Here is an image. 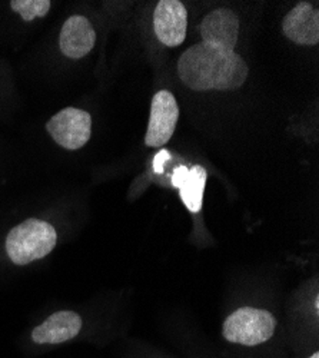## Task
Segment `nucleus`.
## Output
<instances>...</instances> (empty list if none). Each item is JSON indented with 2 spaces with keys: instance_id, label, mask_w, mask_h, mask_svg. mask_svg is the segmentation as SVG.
<instances>
[{
  "instance_id": "9d476101",
  "label": "nucleus",
  "mask_w": 319,
  "mask_h": 358,
  "mask_svg": "<svg viewBox=\"0 0 319 358\" xmlns=\"http://www.w3.org/2000/svg\"><path fill=\"white\" fill-rule=\"evenodd\" d=\"M82 330V318L73 311H59L52 314L45 322L38 325L32 340L36 344H61L75 338Z\"/></svg>"
},
{
  "instance_id": "0eeeda50",
  "label": "nucleus",
  "mask_w": 319,
  "mask_h": 358,
  "mask_svg": "<svg viewBox=\"0 0 319 358\" xmlns=\"http://www.w3.org/2000/svg\"><path fill=\"white\" fill-rule=\"evenodd\" d=\"M202 42L235 52L239 36V19L229 9H216L205 16L199 26Z\"/></svg>"
},
{
  "instance_id": "9b49d317",
  "label": "nucleus",
  "mask_w": 319,
  "mask_h": 358,
  "mask_svg": "<svg viewBox=\"0 0 319 358\" xmlns=\"http://www.w3.org/2000/svg\"><path fill=\"white\" fill-rule=\"evenodd\" d=\"M208 172L204 166L195 165L188 169V173L179 184V195L184 205L193 214L202 210V203H204V191L207 185Z\"/></svg>"
},
{
  "instance_id": "f257e3e1",
  "label": "nucleus",
  "mask_w": 319,
  "mask_h": 358,
  "mask_svg": "<svg viewBox=\"0 0 319 358\" xmlns=\"http://www.w3.org/2000/svg\"><path fill=\"white\" fill-rule=\"evenodd\" d=\"M248 65L237 52L199 42L188 48L178 62V76L193 91H234L248 78Z\"/></svg>"
},
{
  "instance_id": "39448f33",
  "label": "nucleus",
  "mask_w": 319,
  "mask_h": 358,
  "mask_svg": "<svg viewBox=\"0 0 319 358\" xmlns=\"http://www.w3.org/2000/svg\"><path fill=\"white\" fill-rule=\"evenodd\" d=\"M179 119L178 102L169 91L158 92L152 99L151 117L144 143L151 148H161L172 138Z\"/></svg>"
},
{
  "instance_id": "423d86ee",
  "label": "nucleus",
  "mask_w": 319,
  "mask_h": 358,
  "mask_svg": "<svg viewBox=\"0 0 319 358\" xmlns=\"http://www.w3.org/2000/svg\"><path fill=\"white\" fill-rule=\"evenodd\" d=\"M188 27V12L179 0H161L154 13L156 38L168 48L184 43Z\"/></svg>"
},
{
  "instance_id": "1a4fd4ad",
  "label": "nucleus",
  "mask_w": 319,
  "mask_h": 358,
  "mask_svg": "<svg viewBox=\"0 0 319 358\" xmlns=\"http://www.w3.org/2000/svg\"><path fill=\"white\" fill-rule=\"evenodd\" d=\"M96 43V32L84 16H71L61 31L59 46L65 56L71 59H82L88 55Z\"/></svg>"
},
{
  "instance_id": "2eb2a0df",
  "label": "nucleus",
  "mask_w": 319,
  "mask_h": 358,
  "mask_svg": "<svg viewBox=\"0 0 319 358\" xmlns=\"http://www.w3.org/2000/svg\"><path fill=\"white\" fill-rule=\"evenodd\" d=\"M309 358H319V352H313Z\"/></svg>"
},
{
  "instance_id": "4468645a",
  "label": "nucleus",
  "mask_w": 319,
  "mask_h": 358,
  "mask_svg": "<svg viewBox=\"0 0 319 358\" xmlns=\"http://www.w3.org/2000/svg\"><path fill=\"white\" fill-rule=\"evenodd\" d=\"M188 173V168L186 166H179L175 173H173V178H172V184L175 185L177 188L179 187V184L182 182V179L185 178V175Z\"/></svg>"
},
{
  "instance_id": "f03ea898",
  "label": "nucleus",
  "mask_w": 319,
  "mask_h": 358,
  "mask_svg": "<svg viewBox=\"0 0 319 358\" xmlns=\"http://www.w3.org/2000/svg\"><path fill=\"white\" fill-rule=\"evenodd\" d=\"M57 243L54 228L40 220H26L6 238V252L16 265H27L52 252Z\"/></svg>"
},
{
  "instance_id": "7ed1b4c3",
  "label": "nucleus",
  "mask_w": 319,
  "mask_h": 358,
  "mask_svg": "<svg viewBox=\"0 0 319 358\" xmlns=\"http://www.w3.org/2000/svg\"><path fill=\"white\" fill-rule=\"evenodd\" d=\"M275 328L276 320L269 311L242 307L225 320L222 333L229 343L255 347L268 341Z\"/></svg>"
},
{
  "instance_id": "20e7f679",
  "label": "nucleus",
  "mask_w": 319,
  "mask_h": 358,
  "mask_svg": "<svg viewBox=\"0 0 319 358\" xmlns=\"http://www.w3.org/2000/svg\"><path fill=\"white\" fill-rule=\"evenodd\" d=\"M46 129L56 143L69 151H76L91 139L92 117L86 110L65 108L52 116Z\"/></svg>"
},
{
  "instance_id": "ddd939ff",
  "label": "nucleus",
  "mask_w": 319,
  "mask_h": 358,
  "mask_svg": "<svg viewBox=\"0 0 319 358\" xmlns=\"http://www.w3.org/2000/svg\"><path fill=\"white\" fill-rule=\"evenodd\" d=\"M166 159H169V154L166 151L158 152V155L155 157V161H154V169L156 173H161L163 171V168L161 165H163Z\"/></svg>"
},
{
  "instance_id": "f8f14e48",
  "label": "nucleus",
  "mask_w": 319,
  "mask_h": 358,
  "mask_svg": "<svg viewBox=\"0 0 319 358\" xmlns=\"http://www.w3.org/2000/svg\"><path fill=\"white\" fill-rule=\"evenodd\" d=\"M12 9L17 12L24 20L31 22L36 17H43L50 10L52 3L49 0H13Z\"/></svg>"
},
{
  "instance_id": "6e6552de",
  "label": "nucleus",
  "mask_w": 319,
  "mask_h": 358,
  "mask_svg": "<svg viewBox=\"0 0 319 358\" xmlns=\"http://www.w3.org/2000/svg\"><path fill=\"white\" fill-rule=\"evenodd\" d=\"M285 36L297 45L313 46L319 42V10L301 2L289 12L282 23Z\"/></svg>"
}]
</instances>
